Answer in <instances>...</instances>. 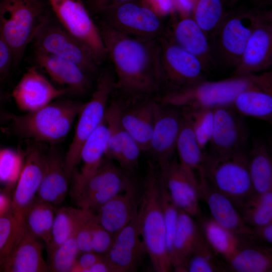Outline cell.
<instances>
[{
    "label": "cell",
    "mask_w": 272,
    "mask_h": 272,
    "mask_svg": "<svg viewBox=\"0 0 272 272\" xmlns=\"http://www.w3.org/2000/svg\"><path fill=\"white\" fill-rule=\"evenodd\" d=\"M96 22L114 73V92L136 100L159 94L158 39L130 36L99 20Z\"/></svg>",
    "instance_id": "obj_1"
},
{
    "label": "cell",
    "mask_w": 272,
    "mask_h": 272,
    "mask_svg": "<svg viewBox=\"0 0 272 272\" xmlns=\"http://www.w3.org/2000/svg\"><path fill=\"white\" fill-rule=\"evenodd\" d=\"M158 168L149 163L137 210L139 230L146 253L156 271L172 268L169 257L159 193Z\"/></svg>",
    "instance_id": "obj_2"
},
{
    "label": "cell",
    "mask_w": 272,
    "mask_h": 272,
    "mask_svg": "<svg viewBox=\"0 0 272 272\" xmlns=\"http://www.w3.org/2000/svg\"><path fill=\"white\" fill-rule=\"evenodd\" d=\"M272 83L271 72L259 75H234L226 79L207 80L184 90L160 97L165 104L179 108L189 107L214 109L231 106L237 96L248 89Z\"/></svg>",
    "instance_id": "obj_3"
},
{
    "label": "cell",
    "mask_w": 272,
    "mask_h": 272,
    "mask_svg": "<svg viewBox=\"0 0 272 272\" xmlns=\"http://www.w3.org/2000/svg\"><path fill=\"white\" fill-rule=\"evenodd\" d=\"M84 103L58 100L34 111L11 117V128L18 137L55 144L69 133Z\"/></svg>",
    "instance_id": "obj_4"
},
{
    "label": "cell",
    "mask_w": 272,
    "mask_h": 272,
    "mask_svg": "<svg viewBox=\"0 0 272 272\" xmlns=\"http://www.w3.org/2000/svg\"><path fill=\"white\" fill-rule=\"evenodd\" d=\"M50 17L39 0H1L0 34L10 48L13 65Z\"/></svg>",
    "instance_id": "obj_5"
},
{
    "label": "cell",
    "mask_w": 272,
    "mask_h": 272,
    "mask_svg": "<svg viewBox=\"0 0 272 272\" xmlns=\"http://www.w3.org/2000/svg\"><path fill=\"white\" fill-rule=\"evenodd\" d=\"M102 64L96 77L95 88L89 101L79 114L74 135L64 159L65 173L70 179L80 161L82 148L104 119L115 84L114 73L108 59Z\"/></svg>",
    "instance_id": "obj_6"
},
{
    "label": "cell",
    "mask_w": 272,
    "mask_h": 272,
    "mask_svg": "<svg viewBox=\"0 0 272 272\" xmlns=\"http://www.w3.org/2000/svg\"><path fill=\"white\" fill-rule=\"evenodd\" d=\"M158 41L161 96L184 90L207 80L199 60L176 44L166 32Z\"/></svg>",
    "instance_id": "obj_7"
},
{
    "label": "cell",
    "mask_w": 272,
    "mask_h": 272,
    "mask_svg": "<svg viewBox=\"0 0 272 272\" xmlns=\"http://www.w3.org/2000/svg\"><path fill=\"white\" fill-rule=\"evenodd\" d=\"M202 180L228 197L237 209L254 193L246 150L221 158L206 156Z\"/></svg>",
    "instance_id": "obj_8"
},
{
    "label": "cell",
    "mask_w": 272,
    "mask_h": 272,
    "mask_svg": "<svg viewBox=\"0 0 272 272\" xmlns=\"http://www.w3.org/2000/svg\"><path fill=\"white\" fill-rule=\"evenodd\" d=\"M258 15H224L209 37L214 66L235 68L254 27Z\"/></svg>",
    "instance_id": "obj_9"
},
{
    "label": "cell",
    "mask_w": 272,
    "mask_h": 272,
    "mask_svg": "<svg viewBox=\"0 0 272 272\" xmlns=\"http://www.w3.org/2000/svg\"><path fill=\"white\" fill-rule=\"evenodd\" d=\"M35 50L73 62L92 78L97 77L101 63L83 42L50 17L34 40Z\"/></svg>",
    "instance_id": "obj_10"
},
{
    "label": "cell",
    "mask_w": 272,
    "mask_h": 272,
    "mask_svg": "<svg viewBox=\"0 0 272 272\" xmlns=\"http://www.w3.org/2000/svg\"><path fill=\"white\" fill-rule=\"evenodd\" d=\"M96 16L98 20L113 29L141 38L158 39L166 31L163 18L139 0L117 5Z\"/></svg>",
    "instance_id": "obj_11"
},
{
    "label": "cell",
    "mask_w": 272,
    "mask_h": 272,
    "mask_svg": "<svg viewBox=\"0 0 272 272\" xmlns=\"http://www.w3.org/2000/svg\"><path fill=\"white\" fill-rule=\"evenodd\" d=\"M57 22L85 44L103 63L107 52L99 29L82 0H48Z\"/></svg>",
    "instance_id": "obj_12"
},
{
    "label": "cell",
    "mask_w": 272,
    "mask_h": 272,
    "mask_svg": "<svg viewBox=\"0 0 272 272\" xmlns=\"http://www.w3.org/2000/svg\"><path fill=\"white\" fill-rule=\"evenodd\" d=\"M248 138L242 116L232 106L215 108L213 133L206 156L221 158L245 151Z\"/></svg>",
    "instance_id": "obj_13"
},
{
    "label": "cell",
    "mask_w": 272,
    "mask_h": 272,
    "mask_svg": "<svg viewBox=\"0 0 272 272\" xmlns=\"http://www.w3.org/2000/svg\"><path fill=\"white\" fill-rule=\"evenodd\" d=\"M45 154L38 145L29 147L25 163L17 181L12 213L17 223L21 226H24L25 216L34 202L43 178Z\"/></svg>",
    "instance_id": "obj_14"
},
{
    "label": "cell",
    "mask_w": 272,
    "mask_h": 272,
    "mask_svg": "<svg viewBox=\"0 0 272 272\" xmlns=\"http://www.w3.org/2000/svg\"><path fill=\"white\" fill-rule=\"evenodd\" d=\"M181 125L180 108L155 101L154 126L148 151L158 165L173 158Z\"/></svg>",
    "instance_id": "obj_15"
},
{
    "label": "cell",
    "mask_w": 272,
    "mask_h": 272,
    "mask_svg": "<svg viewBox=\"0 0 272 272\" xmlns=\"http://www.w3.org/2000/svg\"><path fill=\"white\" fill-rule=\"evenodd\" d=\"M120 104L113 102L108 105L104 120L108 128L106 157L116 161L127 172L138 167L140 147L124 128L120 121L122 109Z\"/></svg>",
    "instance_id": "obj_16"
},
{
    "label": "cell",
    "mask_w": 272,
    "mask_h": 272,
    "mask_svg": "<svg viewBox=\"0 0 272 272\" xmlns=\"http://www.w3.org/2000/svg\"><path fill=\"white\" fill-rule=\"evenodd\" d=\"M272 64V20L258 15L234 75H246L269 69Z\"/></svg>",
    "instance_id": "obj_17"
},
{
    "label": "cell",
    "mask_w": 272,
    "mask_h": 272,
    "mask_svg": "<svg viewBox=\"0 0 272 272\" xmlns=\"http://www.w3.org/2000/svg\"><path fill=\"white\" fill-rule=\"evenodd\" d=\"M145 253L137 211L130 222L115 236L112 246L103 256L113 272H129L137 270Z\"/></svg>",
    "instance_id": "obj_18"
},
{
    "label": "cell",
    "mask_w": 272,
    "mask_h": 272,
    "mask_svg": "<svg viewBox=\"0 0 272 272\" xmlns=\"http://www.w3.org/2000/svg\"><path fill=\"white\" fill-rule=\"evenodd\" d=\"M69 94L66 88H58L35 66L29 68L14 88L12 96L22 110H37L55 99Z\"/></svg>",
    "instance_id": "obj_19"
},
{
    "label": "cell",
    "mask_w": 272,
    "mask_h": 272,
    "mask_svg": "<svg viewBox=\"0 0 272 272\" xmlns=\"http://www.w3.org/2000/svg\"><path fill=\"white\" fill-rule=\"evenodd\" d=\"M160 176L178 208L192 217L200 215L197 187L175 159L158 165Z\"/></svg>",
    "instance_id": "obj_20"
},
{
    "label": "cell",
    "mask_w": 272,
    "mask_h": 272,
    "mask_svg": "<svg viewBox=\"0 0 272 272\" xmlns=\"http://www.w3.org/2000/svg\"><path fill=\"white\" fill-rule=\"evenodd\" d=\"M35 60L53 81L67 89L69 94L81 96L91 90L92 78L76 63L38 50L35 52Z\"/></svg>",
    "instance_id": "obj_21"
},
{
    "label": "cell",
    "mask_w": 272,
    "mask_h": 272,
    "mask_svg": "<svg viewBox=\"0 0 272 272\" xmlns=\"http://www.w3.org/2000/svg\"><path fill=\"white\" fill-rule=\"evenodd\" d=\"M166 32L176 44L198 58L207 73L214 66L209 39L192 17L174 18Z\"/></svg>",
    "instance_id": "obj_22"
},
{
    "label": "cell",
    "mask_w": 272,
    "mask_h": 272,
    "mask_svg": "<svg viewBox=\"0 0 272 272\" xmlns=\"http://www.w3.org/2000/svg\"><path fill=\"white\" fill-rule=\"evenodd\" d=\"M142 190L133 182L103 205L94 213L98 223L115 237L132 219L138 208Z\"/></svg>",
    "instance_id": "obj_23"
},
{
    "label": "cell",
    "mask_w": 272,
    "mask_h": 272,
    "mask_svg": "<svg viewBox=\"0 0 272 272\" xmlns=\"http://www.w3.org/2000/svg\"><path fill=\"white\" fill-rule=\"evenodd\" d=\"M198 192L199 198L206 202L214 221L241 238H251L252 228L244 222L237 208L228 197L205 180L199 183Z\"/></svg>",
    "instance_id": "obj_24"
},
{
    "label": "cell",
    "mask_w": 272,
    "mask_h": 272,
    "mask_svg": "<svg viewBox=\"0 0 272 272\" xmlns=\"http://www.w3.org/2000/svg\"><path fill=\"white\" fill-rule=\"evenodd\" d=\"M108 136V128L104 119L84 144L80 152L79 161L82 162V166L79 172H74L72 174L73 197L80 191L103 161L106 157Z\"/></svg>",
    "instance_id": "obj_25"
},
{
    "label": "cell",
    "mask_w": 272,
    "mask_h": 272,
    "mask_svg": "<svg viewBox=\"0 0 272 272\" xmlns=\"http://www.w3.org/2000/svg\"><path fill=\"white\" fill-rule=\"evenodd\" d=\"M64 159L54 148L45 153L44 172L36 195L37 200L54 206L64 199L69 179L65 172Z\"/></svg>",
    "instance_id": "obj_26"
},
{
    "label": "cell",
    "mask_w": 272,
    "mask_h": 272,
    "mask_svg": "<svg viewBox=\"0 0 272 272\" xmlns=\"http://www.w3.org/2000/svg\"><path fill=\"white\" fill-rule=\"evenodd\" d=\"M40 240L25 227L13 251L2 267L8 272H44L49 270L42 256Z\"/></svg>",
    "instance_id": "obj_27"
},
{
    "label": "cell",
    "mask_w": 272,
    "mask_h": 272,
    "mask_svg": "<svg viewBox=\"0 0 272 272\" xmlns=\"http://www.w3.org/2000/svg\"><path fill=\"white\" fill-rule=\"evenodd\" d=\"M181 125L176 152L179 164L198 190L199 181L203 177L205 152L199 147L189 120L181 109Z\"/></svg>",
    "instance_id": "obj_28"
},
{
    "label": "cell",
    "mask_w": 272,
    "mask_h": 272,
    "mask_svg": "<svg viewBox=\"0 0 272 272\" xmlns=\"http://www.w3.org/2000/svg\"><path fill=\"white\" fill-rule=\"evenodd\" d=\"M192 218L179 209L177 227L169 254L172 268L176 271H180L202 234L199 226Z\"/></svg>",
    "instance_id": "obj_29"
},
{
    "label": "cell",
    "mask_w": 272,
    "mask_h": 272,
    "mask_svg": "<svg viewBox=\"0 0 272 272\" xmlns=\"http://www.w3.org/2000/svg\"><path fill=\"white\" fill-rule=\"evenodd\" d=\"M155 101L149 99L127 111L122 110L121 112L122 125L142 151H148L151 139Z\"/></svg>",
    "instance_id": "obj_30"
},
{
    "label": "cell",
    "mask_w": 272,
    "mask_h": 272,
    "mask_svg": "<svg viewBox=\"0 0 272 272\" xmlns=\"http://www.w3.org/2000/svg\"><path fill=\"white\" fill-rule=\"evenodd\" d=\"M231 106L241 116L271 122L272 83L244 90L237 96Z\"/></svg>",
    "instance_id": "obj_31"
},
{
    "label": "cell",
    "mask_w": 272,
    "mask_h": 272,
    "mask_svg": "<svg viewBox=\"0 0 272 272\" xmlns=\"http://www.w3.org/2000/svg\"><path fill=\"white\" fill-rule=\"evenodd\" d=\"M247 157L254 193L272 191V159L268 146L262 140H254Z\"/></svg>",
    "instance_id": "obj_32"
},
{
    "label": "cell",
    "mask_w": 272,
    "mask_h": 272,
    "mask_svg": "<svg viewBox=\"0 0 272 272\" xmlns=\"http://www.w3.org/2000/svg\"><path fill=\"white\" fill-rule=\"evenodd\" d=\"M91 212L69 207L60 208L55 212L50 240L46 247L48 258L59 245L76 233L79 226Z\"/></svg>",
    "instance_id": "obj_33"
},
{
    "label": "cell",
    "mask_w": 272,
    "mask_h": 272,
    "mask_svg": "<svg viewBox=\"0 0 272 272\" xmlns=\"http://www.w3.org/2000/svg\"><path fill=\"white\" fill-rule=\"evenodd\" d=\"M228 267L235 272H271V248L243 243L236 253L227 260Z\"/></svg>",
    "instance_id": "obj_34"
},
{
    "label": "cell",
    "mask_w": 272,
    "mask_h": 272,
    "mask_svg": "<svg viewBox=\"0 0 272 272\" xmlns=\"http://www.w3.org/2000/svg\"><path fill=\"white\" fill-rule=\"evenodd\" d=\"M201 232L213 251L226 260L240 247L242 238L220 225L212 218H204L199 226Z\"/></svg>",
    "instance_id": "obj_35"
},
{
    "label": "cell",
    "mask_w": 272,
    "mask_h": 272,
    "mask_svg": "<svg viewBox=\"0 0 272 272\" xmlns=\"http://www.w3.org/2000/svg\"><path fill=\"white\" fill-rule=\"evenodd\" d=\"M129 177L128 172L116 166L111 160L105 157L96 172L73 197L77 204L92 194Z\"/></svg>",
    "instance_id": "obj_36"
},
{
    "label": "cell",
    "mask_w": 272,
    "mask_h": 272,
    "mask_svg": "<svg viewBox=\"0 0 272 272\" xmlns=\"http://www.w3.org/2000/svg\"><path fill=\"white\" fill-rule=\"evenodd\" d=\"M55 213L53 205L37 200L30 207L25 217L26 228L43 241L46 247L50 240Z\"/></svg>",
    "instance_id": "obj_37"
},
{
    "label": "cell",
    "mask_w": 272,
    "mask_h": 272,
    "mask_svg": "<svg viewBox=\"0 0 272 272\" xmlns=\"http://www.w3.org/2000/svg\"><path fill=\"white\" fill-rule=\"evenodd\" d=\"M244 222L251 228L272 222V191L253 193L238 209Z\"/></svg>",
    "instance_id": "obj_38"
},
{
    "label": "cell",
    "mask_w": 272,
    "mask_h": 272,
    "mask_svg": "<svg viewBox=\"0 0 272 272\" xmlns=\"http://www.w3.org/2000/svg\"><path fill=\"white\" fill-rule=\"evenodd\" d=\"M216 255L217 254L202 234L194 249L183 264L180 271L219 272L225 271V267L217 260Z\"/></svg>",
    "instance_id": "obj_39"
},
{
    "label": "cell",
    "mask_w": 272,
    "mask_h": 272,
    "mask_svg": "<svg viewBox=\"0 0 272 272\" xmlns=\"http://www.w3.org/2000/svg\"><path fill=\"white\" fill-rule=\"evenodd\" d=\"M180 108L187 117L199 147L205 151L213 133L214 109L189 107Z\"/></svg>",
    "instance_id": "obj_40"
},
{
    "label": "cell",
    "mask_w": 272,
    "mask_h": 272,
    "mask_svg": "<svg viewBox=\"0 0 272 272\" xmlns=\"http://www.w3.org/2000/svg\"><path fill=\"white\" fill-rule=\"evenodd\" d=\"M24 228L19 225L12 213L0 215V269L13 252Z\"/></svg>",
    "instance_id": "obj_41"
},
{
    "label": "cell",
    "mask_w": 272,
    "mask_h": 272,
    "mask_svg": "<svg viewBox=\"0 0 272 272\" xmlns=\"http://www.w3.org/2000/svg\"><path fill=\"white\" fill-rule=\"evenodd\" d=\"M224 16L222 0H198L192 18L209 38Z\"/></svg>",
    "instance_id": "obj_42"
},
{
    "label": "cell",
    "mask_w": 272,
    "mask_h": 272,
    "mask_svg": "<svg viewBox=\"0 0 272 272\" xmlns=\"http://www.w3.org/2000/svg\"><path fill=\"white\" fill-rule=\"evenodd\" d=\"M79 253L75 233L59 245L48 258L49 270L71 272Z\"/></svg>",
    "instance_id": "obj_43"
},
{
    "label": "cell",
    "mask_w": 272,
    "mask_h": 272,
    "mask_svg": "<svg viewBox=\"0 0 272 272\" xmlns=\"http://www.w3.org/2000/svg\"><path fill=\"white\" fill-rule=\"evenodd\" d=\"M159 193L161 209L165 226L167 246L169 257L178 222L179 209L173 200L160 176Z\"/></svg>",
    "instance_id": "obj_44"
},
{
    "label": "cell",
    "mask_w": 272,
    "mask_h": 272,
    "mask_svg": "<svg viewBox=\"0 0 272 272\" xmlns=\"http://www.w3.org/2000/svg\"><path fill=\"white\" fill-rule=\"evenodd\" d=\"M22 165L19 153L10 149L0 150V182L8 185L17 182Z\"/></svg>",
    "instance_id": "obj_45"
},
{
    "label": "cell",
    "mask_w": 272,
    "mask_h": 272,
    "mask_svg": "<svg viewBox=\"0 0 272 272\" xmlns=\"http://www.w3.org/2000/svg\"><path fill=\"white\" fill-rule=\"evenodd\" d=\"M91 234L93 251L105 255L112 246L114 236L98 223L95 214L92 223Z\"/></svg>",
    "instance_id": "obj_46"
},
{
    "label": "cell",
    "mask_w": 272,
    "mask_h": 272,
    "mask_svg": "<svg viewBox=\"0 0 272 272\" xmlns=\"http://www.w3.org/2000/svg\"><path fill=\"white\" fill-rule=\"evenodd\" d=\"M94 213L92 212L81 224L76 233V240L80 253L93 251L92 246V223Z\"/></svg>",
    "instance_id": "obj_47"
},
{
    "label": "cell",
    "mask_w": 272,
    "mask_h": 272,
    "mask_svg": "<svg viewBox=\"0 0 272 272\" xmlns=\"http://www.w3.org/2000/svg\"><path fill=\"white\" fill-rule=\"evenodd\" d=\"M13 65L10 48L0 34V83L6 80Z\"/></svg>",
    "instance_id": "obj_48"
},
{
    "label": "cell",
    "mask_w": 272,
    "mask_h": 272,
    "mask_svg": "<svg viewBox=\"0 0 272 272\" xmlns=\"http://www.w3.org/2000/svg\"><path fill=\"white\" fill-rule=\"evenodd\" d=\"M158 16L163 18L175 10L173 0H139Z\"/></svg>",
    "instance_id": "obj_49"
},
{
    "label": "cell",
    "mask_w": 272,
    "mask_h": 272,
    "mask_svg": "<svg viewBox=\"0 0 272 272\" xmlns=\"http://www.w3.org/2000/svg\"><path fill=\"white\" fill-rule=\"evenodd\" d=\"M103 257L93 251L82 252L79 255L71 272H86L87 269Z\"/></svg>",
    "instance_id": "obj_50"
},
{
    "label": "cell",
    "mask_w": 272,
    "mask_h": 272,
    "mask_svg": "<svg viewBox=\"0 0 272 272\" xmlns=\"http://www.w3.org/2000/svg\"><path fill=\"white\" fill-rule=\"evenodd\" d=\"M136 0H88L86 5L91 15L100 12L117 5Z\"/></svg>",
    "instance_id": "obj_51"
},
{
    "label": "cell",
    "mask_w": 272,
    "mask_h": 272,
    "mask_svg": "<svg viewBox=\"0 0 272 272\" xmlns=\"http://www.w3.org/2000/svg\"><path fill=\"white\" fill-rule=\"evenodd\" d=\"M251 238L266 243H272V222L265 225L253 227Z\"/></svg>",
    "instance_id": "obj_52"
},
{
    "label": "cell",
    "mask_w": 272,
    "mask_h": 272,
    "mask_svg": "<svg viewBox=\"0 0 272 272\" xmlns=\"http://www.w3.org/2000/svg\"><path fill=\"white\" fill-rule=\"evenodd\" d=\"M86 272H113V270L103 255V257L89 267Z\"/></svg>",
    "instance_id": "obj_53"
},
{
    "label": "cell",
    "mask_w": 272,
    "mask_h": 272,
    "mask_svg": "<svg viewBox=\"0 0 272 272\" xmlns=\"http://www.w3.org/2000/svg\"><path fill=\"white\" fill-rule=\"evenodd\" d=\"M9 205L8 198L4 194L0 192V215L8 211Z\"/></svg>",
    "instance_id": "obj_54"
},
{
    "label": "cell",
    "mask_w": 272,
    "mask_h": 272,
    "mask_svg": "<svg viewBox=\"0 0 272 272\" xmlns=\"http://www.w3.org/2000/svg\"><path fill=\"white\" fill-rule=\"evenodd\" d=\"M2 94L1 91H0V104L2 101Z\"/></svg>",
    "instance_id": "obj_55"
},
{
    "label": "cell",
    "mask_w": 272,
    "mask_h": 272,
    "mask_svg": "<svg viewBox=\"0 0 272 272\" xmlns=\"http://www.w3.org/2000/svg\"><path fill=\"white\" fill-rule=\"evenodd\" d=\"M1 0H0V2H1Z\"/></svg>",
    "instance_id": "obj_56"
}]
</instances>
